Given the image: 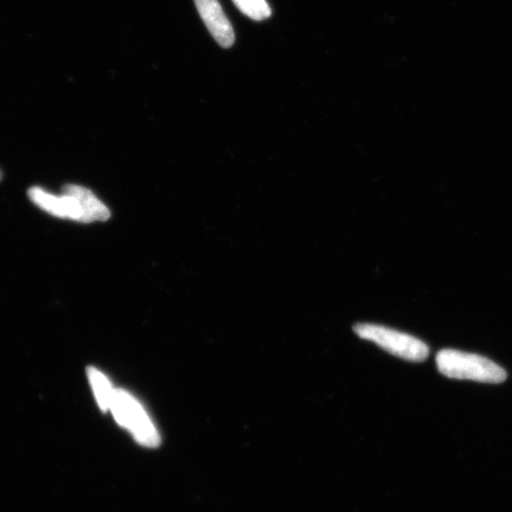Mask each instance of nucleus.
I'll return each mask as SVG.
<instances>
[{"label": "nucleus", "instance_id": "obj_1", "mask_svg": "<svg viewBox=\"0 0 512 512\" xmlns=\"http://www.w3.org/2000/svg\"><path fill=\"white\" fill-rule=\"evenodd\" d=\"M28 195L37 207L60 219L93 223L104 222L111 217L110 209L91 190L81 185H64L60 196L50 194L41 188L29 189Z\"/></svg>", "mask_w": 512, "mask_h": 512}, {"label": "nucleus", "instance_id": "obj_2", "mask_svg": "<svg viewBox=\"0 0 512 512\" xmlns=\"http://www.w3.org/2000/svg\"><path fill=\"white\" fill-rule=\"evenodd\" d=\"M437 367L441 374L456 380L498 384L508 377L507 371L489 358L453 349L439 351Z\"/></svg>", "mask_w": 512, "mask_h": 512}, {"label": "nucleus", "instance_id": "obj_3", "mask_svg": "<svg viewBox=\"0 0 512 512\" xmlns=\"http://www.w3.org/2000/svg\"><path fill=\"white\" fill-rule=\"evenodd\" d=\"M355 332L361 338L379 345L389 354L409 362H424L430 355V348L420 339L384 326L358 324L355 326Z\"/></svg>", "mask_w": 512, "mask_h": 512}, {"label": "nucleus", "instance_id": "obj_4", "mask_svg": "<svg viewBox=\"0 0 512 512\" xmlns=\"http://www.w3.org/2000/svg\"><path fill=\"white\" fill-rule=\"evenodd\" d=\"M112 412L120 425L128 428L140 444L155 447L159 444L156 428L140 407L139 403L124 390H114L111 402Z\"/></svg>", "mask_w": 512, "mask_h": 512}, {"label": "nucleus", "instance_id": "obj_5", "mask_svg": "<svg viewBox=\"0 0 512 512\" xmlns=\"http://www.w3.org/2000/svg\"><path fill=\"white\" fill-rule=\"evenodd\" d=\"M195 4L198 14H200L204 24L207 25L215 41L222 48L232 47L235 42L234 29L228 17L224 15L219 0H195Z\"/></svg>", "mask_w": 512, "mask_h": 512}, {"label": "nucleus", "instance_id": "obj_6", "mask_svg": "<svg viewBox=\"0 0 512 512\" xmlns=\"http://www.w3.org/2000/svg\"><path fill=\"white\" fill-rule=\"evenodd\" d=\"M88 377L100 408L102 411H107V409H110L111 407L114 394V389L112 388L110 381H108L104 374L100 373V371L95 368L88 369Z\"/></svg>", "mask_w": 512, "mask_h": 512}, {"label": "nucleus", "instance_id": "obj_7", "mask_svg": "<svg viewBox=\"0 0 512 512\" xmlns=\"http://www.w3.org/2000/svg\"><path fill=\"white\" fill-rule=\"evenodd\" d=\"M243 15L254 19V21H264L272 15L270 5L266 0H233Z\"/></svg>", "mask_w": 512, "mask_h": 512}, {"label": "nucleus", "instance_id": "obj_8", "mask_svg": "<svg viewBox=\"0 0 512 512\" xmlns=\"http://www.w3.org/2000/svg\"><path fill=\"white\" fill-rule=\"evenodd\" d=\"M0 179H2V172H0Z\"/></svg>", "mask_w": 512, "mask_h": 512}]
</instances>
